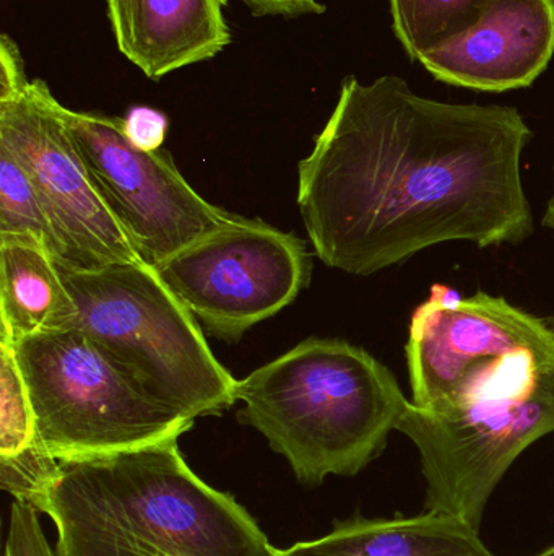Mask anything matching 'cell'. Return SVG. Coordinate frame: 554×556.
I'll use <instances>...</instances> for the list:
<instances>
[{
    "mask_svg": "<svg viewBox=\"0 0 554 556\" xmlns=\"http://www.w3.org/2000/svg\"><path fill=\"white\" fill-rule=\"evenodd\" d=\"M517 108L445 103L403 78L350 75L298 165V207L315 256L368 277L448 243L517 244L533 233Z\"/></svg>",
    "mask_w": 554,
    "mask_h": 556,
    "instance_id": "obj_1",
    "label": "cell"
},
{
    "mask_svg": "<svg viewBox=\"0 0 554 556\" xmlns=\"http://www.w3.org/2000/svg\"><path fill=\"white\" fill-rule=\"evenodd\" d=\"M41 513L55 556H275L231 496L198 479L178 440L91 459L61 460Z\"/></svg>",
    "mask_w": 554,
    "mask_h": 556,
    "instance_id": "obj_2",
    "label": "cell"
},
{
    "mask_svg": "<svg viewBox=\"0 0 554 556\" xmlns=\"http://www.w3.org/2000/svg\"><path fill=\"white\" fill-rule=\"evenodd\" d=\"M234 395L243 404L237 420L263 434L308 486L366 469L410 402L370 352L318 337L237 379Z\"/></svg>",
    "mask_w": 554,
    "mask_h": 556,
    "instance_id": "obj_3",
    "label": "cell"
},
{
    "mask_svg": "<svg viewBox=\"0 0 554 556\" xmlns=\"http://www.w3.org/2000/svg\"><path fill=\"white\" fill-rule=\"evenodd\" d=\"M70 314L57 329L90 337L159 404L197 420L236 404L234 376L201 323L146 263L62 269Z\"/></svg>",
    "mask_w": 554,
    "mask_h": 556,
    "instance_id": "obj_4",
    "label": "cell"
},
{
    "mask_svg": "<svg viewBox=\"0 0 554 556\" xmlns=\"http://www.w3.org/2000/svg\"><path fill=\"white\" fill-rule=\"evenodd\" d=\"M39 443L57 460L91 459L179 440L195 420L153 401L132 376L77 329L13 343Z\"/></svg>",
    "mask_w": 554,
    "mask_h": 556,
    "instance_id": "obj_5",
    "label": "cell"
},
{
    "mask_svg": "<svg viewBox=\"0 0 554 556\" xmlns=\"http://www.w3.org/2000/svg\"><path fill=\"white\" fill-rule=\"evenodd\" d=\"M405 356L412 404L451 414L526 391L554 371V330L506 298H461L436 285L413 313Z\"/></svg>",
    "mask_w": 554,
    "mask_h": 556,
    "instance_id": "obj_6",
    "label": "cell"
},
{
    "mask_svg": "<svg viewBox=\"0 0 554 556\" xmlns=\"http://www.w3.org/2000/svg\"><path fill=\"white\" fill-rule=\"evenodd\" d=\"M0 147L31 179L59 244L62 269L145 263L114 220L41 78L29 80L18 45L0 38Z\"/></svg>",
    "mask_w": 554,
    "mask_h": 556,
    "instance_id": "obj_7",
    "label": "cell"
},
{
    "mask_svg": "<svg viewBox=\"0 0 554 556\" xmlns=\"http://www.w3.org/2000/svg\"><path fill=\"white\" fill-rule=\"evenodd\" d=\"M396 431L420 454L423 511L458 516L480 531L507 470L533 443L554 433V371L530 388L435 415L409 402Z\"/></svg>",
    "mask_w": 554,
    "mask_h": 556,
    "instance_id": "obj_8",
    "label": "cell"
},
{
    "mask_svg": "<svg viewBox=\"0 0 554 556\" xmlns=\"http://www.w3.org/2000/svg\"><path fill=\"white\" fill-rule=\"evenodd\" d=\"M208 336L240 343L296 300L311 276L306 244L259 218L240 217L155 267Z\"/></svg>",
    "mask_w": 554,
    "mask_h": 556,
    "instance_id": "obj_9",
    "label": "cell"
},
{
    "mask_svg": "<svg viewBox=\"0 0 554 556\" xmlns=\"http://www.w3.org/2000/svg\"><path fill=\"white\" fill-rule=\"evenodd\" d=\"M61 114L107 211L150 266L241 217L202 198L171 153L136 149L124 136L123 117L62 104Z\"/></svg>",
    "mask_w": 554,
    "mask_h": 556,
    "instance_id": "obj_10",
    "label": "cell"
},
{
    "mask_svg": "<svg viewBox=\"0 0 554 556\" xmlns=\"http://www.w3.org/2000/svg\"><path fill=\"white\" fill-rule=\"evenodd\" d=\"M554 55V0H493L465 31L420 55L439 81L503 93L530 87Z\"/></svg>",
    "mask_w": 554,
    "mask_h": 556,
    "instance_id": "obj_11",
    "label": "cell"
},
{
    "mask_svg": "<svg viewBox=\"0 0 554 556\" xmlns=\"http://www.w3.org/2000/svg\"><path fill=\"white\" fill-rule=\"evenodd\" d=\"M119 51L150 80L198 62L230 46L228 0H106Z\"/></svg>",
    "mask_w": 554,
    "mask_h": 556,
    "instance_id": "obj_12",
    "label": "cell"
},
{
    "mask_svg": "<svg viewBox=\"0 0 554 556\" xmlns=\"http://www.w3.org/2000/svg\"><path fill=\"white\" fill-rule=\"evenodd\" d=\"M275 556H494L480 531L458 516L423 511L392 518L353 516L335 521L318 541L299 542Z\"/></svg>",
    "mask_w": 554,
    "mask_h": 556,
    "instance_id": "obj_13",
    "label": "cell"
},
{
    "mask_svg": "<svg viewBox=\"0 0 554 556\" xmlns=\"http://www.w3.org/2000/svg\"><path fill=\"white\" fill-rule=\"evenodd\" d=\"M72 301L54 257L35 237L0 235V342L57 329Z\"/></svg>",
    "mask_w": 554,
    "mask_h": 556,
    "instance_id": "obj_14",
    "label": "cell"
},
{
    "mask_svg": "<svg viewBox=\"0 0 554 556\" xmlns=\"http://www.w3.org/2000/svg\"><path fill=\"white\" fill-rule=\"evenodd\" d=\"M493 0H390L394 33L407 55H420L475 25Z\"/></svg>",
    "mask_w": 554,
    "mask_h": 556,
    "instance_id": "obj_15",
    "label": "cell"
},
{
    "mask_svg": "<svg viewBox=\"0 0 554 556\" xmlns=\"http://www.w3.org/2000/svg\"><path fill=\"white\" fill-rule=\"evenodd\" d=\"M0 235L38 238L57 261V238L38 192L15 156L3 147H0Z\"/></svg>",
    "mask_w": 554,
    "mask_h": 556,
    "instance_id": "obj_16",
    "label": "cell"
},
{
    "mask_svg": "<svg viewBox=\"0 0 554 556\" xmlns=\"http://www.w3.org/2000/svg\"><path fill=\"white\" fill-rule=\"evenodd\" d=\"M35 412L15 350L0 342V457H12L38 444Z\"/></svg>",
    "mask_w": 554,
    "mask_h": 556,
    "instance_id": "obj_17",
    "label": "cell"
},
{
    "mask_svg": "<svg viewBox=\"0 0 554 556\" xmlns=\"http://www.w3.org/2000/svg\"><path fill=\"white\" fill-rule=\"evenodd\" d=\"M61 476V460L41 443L12 457H0V486L15 502L31 505L41 513L46 498Z\"/></svg>",
    "mask_w": 554,
    "mask_h": 556,
    "instance_id": "obj_18",
    "label": "cell"
},
{
    "mask_svg": "<svg viewBox=\"0 0 554 556\" xmlns=\"http://www.w3.org/2000/svg\"><path fill=\"white\" fill-rule=\"evenodd\" d=\"M5 556H55L31 505L13 503Z\"/></svg>",
    "mask_w": 554,
    "mask_h": 556,
    "instance_id": "obj_19",
    "label": "cell"
},
{
    "mask_svg": "<svg viewBox=\"0 0 554 556\" xmlns=\"http://www.w3.org/2000/svg\"><path fill=\"white\" fill-rule=\"evenodd\" d=\"M168 117L153 108L136 106L123 117L126 139L143 152H158L168 132Z\"/></svg>",
    "mask_w": 554,
    "mask_h": 556,
    "instance_id": "obj_20",
    "label": "cell"
},
{
    "mask_svg": "<svg viewBox=\"0 0 554 556\" xmlns=\"http://www.w3.org/2000/svg\"><path fill=\"white\" fill-rule=\"evenodd\" d=\"M254 16H285L298 18L305 15H322L325 5L318 0H244Z\"/></svg>",
    "mask_w": 554,
    "mask_h": 556,
    "instance_id": "obj_21",
    "label": "cell"
},
{
    "mask_svg": "<svg viewBox=\"0 0 554 556\" xmlns=\"http://www.w3.org/2000/svg\"><path fill=\"white\" fill-rule=\"evenodd\" d=\"M543 225L554 231V185L553 194L550 198L549 205H546L545 217H543Z\"/></svg>",
    "mask_w": 554,
    "mask_h": 556,
    "instance_id": "obj_22",
    "label": "cell"
},
{
    "mask_svg": "<svg viewBox=\"0 0 554 556\" xmlns=\"http://www.w3.org/2000/svg\"><path fill=\"white\" fill-rule=\"evenodd\" d=\"M533 556H554V542L550 547H546L545 551L540 552V554Z\"/></svg>",
    "mask_w": 554,
    "mask_h": 556,
    "instance_id": "obj_23",
    "label": "cell"
},
{
    "mask_svg": "<svg viewBox=\"0 0 554 556\" xmlns=\"http://www.w3.org/2000/svg\"><path fill=\"white\" fill-rule=\"evenodd\" d=\"M546 323H549L550 327H552V329L554 330V314L552 317H549V319H546Z\"/></svg>",
    "mask_w": 554,
    "mask_h": 556,
    "instance_id": "obj_24",
    "label": "cell"
}]
</instances>
